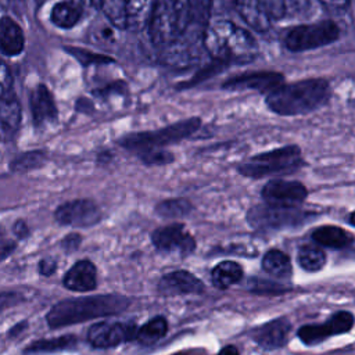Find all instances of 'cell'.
<instances>
[{"label":"cell","instance_id":"obj_31","mask_svg":"<svg viewBox=\"0 0 355 355\" xmlns=\"http://www.w3.org/2000/svg\"><path fill=\"white\" fill-rule=\"evenodd\" d=\"M73 58H76V61H79L83 67H90V65H103V64H112L114 58H111L110 55L105 54H98V53H93L90 50L82 49V47H68L67 49Z\"/></svg>","mask_w":355,"mask_h":355},{"label":"cell","instance_id":"obj_23","mask_svg":"<svg viewBox=\"0 0 355 355\" xmlns=\"http://www.w3.org/2000/svg\"><path fill=\"white\" fill-rule=\"evenodd\" d=\"M21 122V105L15 96L0 97V135L12 136Z\"/></svg>","mask_w":355,"mask_h":355},{"label":"cell","instance_id":"obj_26","mask_svg":"<svg viewBox=\"0 0 355 355\" xmlns=\"http://www.w3.org/2000/svg\"><path fill=\"white\" fill-rule=\"evenodd\" d=\"M262 268L275 277H288L291 273V262L287 254L280 250H270L262 259Z\"/></svg>","mask_w":355,"mask_h":355},{"label":"cell","instance_id":"obj_13","mask_svg":"<svg viewBox=\"0 0 355 355\" xmlns=\"http://www.w3.org/2000/svg\"><path fill=\"white\" fill-rule=\"evenodd\" d=\"M100 209L90 200H75L60 205L55 211V219L68 226L89 227L100 220Z\"/></svg>","mask_w":355,"mask_h":355},{"label":"cell","instance_id":"obj_5","mask_svg":"<svg viewBox=\"0 0 355 355\" xmlns=\"http://www.w3.org/2000/svg\"><path fill=\"white\" fill-rule=\"evenodd\" d=\"M200 126H201V119L197 116H193L157 130L129 133L119 140V144L126 150L133 151L139 155L151 150L164 148L165 146L178 143L191 136L194 132L198 130Z\"/></svg>","mask_w":355,"mask_h":355},{"label":"cell","instance_id":"obj_19","mask_svg":"<svg viewBox=\"0 0 355 355\" xmlns=\"http://www.w3.org/2000/svg\"><path fill=\"white\" fill-rule=\"evenodd\" d=\"M64 286L71 291L86 293L97 287V272L96 266L87 261L82 259L76 262L65 275Z\"/></svg>","mask_w":355,"mask_h":355},{"label":"cell","instance_id":"obj_21","mask_svg":"<svg viewBox=\"0 0 355 355\" xmlns=\"http://www.w3.org/2000/svg\"><path fill=\"white\" fill-rule=\"evenodd\" d=\"M83 17V6L72 0H60L50 10V22L58 29H71Z\"/></svg>","mask_w":355,"mask_h":355},{"label":"cell","instance_id":"obj_17","mask_svg":"<svg viewBox=\"0 0 355 355\" xmlns=\"http://www.w3.org/2000/svg\"><path fill=\"white\" fill-rule=\"evenodd\" d=\"M158 291L164 295L198 294L204 291V284L187 270H175L162 276L158 284Z\"/></svg>","mask_w":355,"mask_h":355},{"label":"cell","instance_id":"obj_32","mask_svg":"<svg viewBox=\"0 0 355 355\" xmlns=\"http://www.w3.org/2000/svg\"><path fill=\"white\" fill-rule=\"evenodd\" d=\"M157 214L164 216V218H175V216H182L187 215L191 211V204L183 198L178 200H168L162 201L157 207Z\"/></svg>","mask_w":355,"mask_h":355},{"label":"cell","instance_id":"obj_6","mask_svg":"<svg viewBox=\"0 0 355 355\" xmlns=\"http://www.w3.org/2000/svg\"><path fill=\"white\" fill-rule=\"evenodd\" d=\"M340 36L341 29L333 19H322L291 26L283 36V44L291 53H304L326 47Z\"/></svg>","mask_w":355,"mask_h":355},{"label":"cell","instance_id":"obj_4","mask_svg":"<svg viewBox=\"0 0 355 355\" xmlns=\"http://www.w3.org/2000/svg\"><path fill=\"white\" fill-rule=\"evenodd\" d=\"M190 21V0H155L147 24L150 39L157 46L169 47L186 33Z\"/></svg>","mask_w":355,"mask_h":355},{"label":"cell","instance_id":"obj_34","mask_svg":"<svg viewBox=\"0 0 355 355\" xmlns=\"http://www.w3.org/2000/svg\"><path fill=\"white\" fill-rule=\"evenodd\" d=\"M140 159L146 164H155V165H159V164H166V162H172L173 159V155L162 148H158V150H151V151H147V153H143V154H139Z\"/></svg>","mask_w":355,"mask_h":355},{"label":"cell","instance_id":"obj_20","mask_svg":"<svg viewBox=\"0 0 355 355\" xmlns=\"http://www.w3.org/2000/svg\"><path fill=\"white\" fill-rule=\"evenodd\" d=\"M154 1L155 0H125V29L130 32H140L147 28Z\"/></svg>","mask_w":355,"mask_h":355},{"label":"cell","instance_id":"obj_3","mask_svg":"<svg viewBox=\"0 0 355 355\" xmlns=\"http://www.w3.org/2000/svg\"><path fill=\"white\" fill-rule=\"evenodd\" d=\"M128 305L129 300L116 294L68 298L55 304L49 311L46 319L50 327L57 329L100 316L119 313L125 311Z\"/></svg>","mask_w":355,"mask_h":355},{"label":"cell","instance_id":"obj_16","mask_svg":"<svg viewBox=\"0 0 355 355\" xmlns=\"http://www.w3.org/2000/svg\"><path fill=\"white\" fill-rule=\"evenodd\" d=\"M25 32L19 22L8 14L0 17V53L6 57H18L25 50Z\"/></svg>","mask_w":355,"mask_h":355},{"label":"cell","instance_id":"obj_15","mask_svg":"<svg viewBox=\"0 0 355 355\" xmlns=\"http://www.w3.org/2000/svg\"><path fill=\"white\" fill-rule=\"evenodd\" d=\"M29 107L36 128H43L57 121V104L51 90L44 83H37L35 87L31 89Z\"/></svg>","mask_w":355,"mask_h":355},{"label":"cell","instance_id":"obj_39","mask_svg":"<svg viewBox=\"0 0 355 355\" xmlns=\"http://www.w3.org/2000/svg\"><path fill=\"white\" fill-rule=\"evenodd\" d=\"M79 3H80L83 7H87V8H98V10H100V6H101V0H79Z\"/></svg>","mask_w":355,"mask_h":355},{"label":"cell","instance_id":"obj_11","mask_svg":"<svg viewBox=\"0 0 355 355\" xmlns=\"http://www.w3.org/2000/svg\"><path fill=\"white\" fill-rule=\"evenodd\" d=\"M354 318L351 312H337L331 315L324 323L320 324H305L298 330V336L306 345H313L327 338L329 336L341 334L351 330Z\"/></svg>","mask_w":355,"mask_h":355},{"label":"cell","instance_id":"obj_35","mask_svg":"<svg viewBox=\"0 0 355 355\" xmlns=\"http://www.w3.org/2000/svg\"><path fill=\"white\" fill-rule=\"evenodd\" d=\"M12 82L14 79L8 65L0 58V97H4L11 93Z\"/></svg>","mask_w":355,"mask_h":355},{"label":"cell","instance_id":"obj_36","mask_svg":"<svg viewBox=\"0 0 355 355\" xmlns=\"http://www.w3.org/2000/svg\"><path fill=\"white\" fill-rule=\"evenodd\" d=\"M319 1L326 8L333 11H345L351 4V0H319Z\"/></svg>","mask_w":355,"mask_h":355},{"label":"cell","instance_id":"obj_2","mask_svg":"<svg viewBox=\"0 0 355 355\" xmlns=\"http://www.w3.org/2000/svg\"><path fill=\"white\" fill-rule=\"evenodd\" d=\"M330 83L324 78L283 82L265 94V104L273 114L282 116L305 115L323 107L330 98Z\"/></svg>","mask_w":355,"mask_h":355},{"label":"cell","instance_id":"obj_33","mask_svg":"<svg viewBox=\"0 0 355 355\" xmlns=\"http://www.w3.org/2000/svg\"><path fill=\"white\" fill-rule=\"evenodd\" d=\"M44 159V155L43 153H39V151H32V153H26L24 155H21L19 158H17L11 168L14 171H29V169H33V168H37Z\"/></svg>","mask_w":355,"mask_h":355},{"label":"cell","instance_id":"obj_1","mask_svg":"<svg viewBox=\"0 0 355 355\" xmlns=\"http://www.w3.org/2000/svg\"><path fill=\"white\" fill-rule=\"evenodd\" d=\"M201 43L214 61L223 65L252 62L259 53L254 35L229 19H216L204 29Z\"/></svg>","mask_w":355,"mask_h":355},{"label":"cell","instance_id":"obj_28","mask_svg":"<svg viewBox=\"0 0 355 355\" xmlns=\"http://www.w3.org/2000/svg\"><path fill=\"white\" fill-rule=\"evenodd\" d=\"M166 330H168V323L165 318L158 316L144 323L136 331V337L141 344H154L155 341H158L166 334Z\"/></svg>","mask_w":355,"mask_h":355},{"label":"cell","instance_id":"obj_9","mask_svg":"<svg viewBox=\"0 0 355 355\" xmlns=\"http://www.w3.org/2000/svg\"><path fill=\"white\" fill-rule=\"evenodd\" d=\"M284 82V75L276 71H248L229 76L222 82V89L233 92L252 90L268 94Z\"/></svg>","mask_w":355,"mask_h":355},{"label":"cell","instance_id":"obj_37","mask_svg":"<svg viewBox=\"0 0 355 355\" xmlns=\"http://www.w3.org/2000/svg\"><path fill=\"white\" fill-rule=\"evenodd\" d=\"M15 248V243L11 240H0V262L4 261Z\"/></svg>","mask_w":355,"mask_h":355},{"label":"cell","instance_id":"obj_12","mask_svg":"<svg viewBox=\"0 0 355 355\" xmlns=\"http://www.w3.org/2000/svg\"><path fill=\"white\" fill-rule=\"evenodd\" d=\"M306 194L302 183L291 180H270L262 189L265 202L279 207H297L306 198Z\"/></svg>","mask_w":355,"mask_h":355},{"label":"cell","instance_id":"obj_27","mask_svg":"<svg viewBox=\"0 0 355 355\" xmlns=\"http://www.w3.org/2000/svg\"><path fill=\"white\" fill-rule=\"evenodd\" d=\"M75 344H76V338L73 336H62V337L50 338V340H39L28 345L25 349V354L32 355V354H47L54 351H62L73 347Z\"/></svg>","mask_w":355,"mask_h":355},{"label":"cell","instance_id":"obj_10","mask_svg":"<svg viewBox=\"0 0 355 355\" xmlns=\"http://www.w3.org/2000/svg\"><path fill=\"white\" fill-rule=\"evenodd\" d=\"M136 324L132 322H100L89 329L87 338L93 347L110 348L132 340L136 336Z\"/></svg>","mask_w":355,"mask_h":355},{"label":"cell","instance_id":"obj_24","mask_svg":"<svg viewBox=\"0 0 355 355\" xmlns=\"http://www.w3.org/2000/svg\"><path fill=\"white\" fill-rule=\"evenodd\" d=\"M312 237L318 244L329 248H344L352 241L351 234H348L341 227L331 226V225L316 229L312 233Z\"/></svg>","mask_w":355,"mask_h":355},{"label":"cell","instance_id":"obj_42","mask_svg":"<svg viewBox=\"0 0 355 355\" xmlns=\"http://www.w3.org/2000/svg\"><path fill=\"white\" fill-rule=\"evenodd\" d=\"M179 355H182V354H179Z\"/></svg>","mask_w":355,"mask_h":355},{"label":"cell","instance_id":"obj_29","mask_svg":"<svg viewBox=\"0 0 355 355\" xmlns=\"http://www.w3.org/2000/svg\"><path fill=\"white\" fill-rule=\"evenodd\" d=\"M324 259L326 255L323 250L316 245H302L298 251V263L301 265V268L309 272H316L322 269V266L324 265Z\"/></svg>","mask_w":355,"mask_h":355},{"label":"cell","instance_id":"obj_14","mask_svg":"<svg viewBox=\"0 0 355 355\" xmlns=\"http://www.w3.org/2000/svg\"><path fill=\"white\" fill-rule=\"evenodd\" d=\"M151 241L158 250L179 251L182 254H189L196 247L193 236L182 223H173L154 230L151 234Z\"/></svg>","mask_w":355,"mask_h":355},{"label":"cell","instance_id":"obj_22","mask_svg":"<svg viewBox=\"0 0 355 355\" xmlns=\"http://www.w3.org/2000/svg\"><path fill=\"white\" fill-rule=\"evenodd\" d=\"M270 21L297 18L309 8V0H261Z\"/></svg>","mask_w":355,"mask_h":355},{"label":"cell","instance_id":"obj_30","mask_svg":"<svg viewBox=\"0 0 355 355\" xmlns=\"http://www.w3.org/2000/svg\"><path fill=\"white\" fill-rule=\"evenodd\" d=\"M125 0H101L100 10L103 11L107 21L115 26L125 29V12H123Z\"/></svg>","mask_w":355,"mask_h":355},{"label":"cell","instance_id":"obj_25","mask_svg":"<svg viewBox=\"0 0 355 355\" xmlns=\"http://www.w3.org/2000/svg\"><path fill=\"white\" fill-rule=\"evenodd\" d=\"M211 277L215 287L227 288L243 277V269L237 262L222 261L212 269Z\"/></svg>","mask_w":355,"mask_h":355},{"label":"cell","instance_id":"obj_40","mask_svg":"<svg viewBox=\"0 0 355 355\" xmlns=\"http://www.w3.org/2000/svg\"><path fill=\"white\" fill-rule=\"evenodd\" d=\"M218 355H239V351H237L236 347L227 345V347H225Z\"/></svg>","mask_w":355,"mask_h":355},{"label":"cell","instance_id":"obj_8","mask_svg":"<svg viewBox=\"0 0 355 355\" xmlns=\"http://www.w3.org/2000/svg\"><path fill=\"white\" fill-rule=\"evenodd\" d=\"M309 212H305L297 207H279L272 204L255 205L248 211V223L258 230H276L284 227H293L304 223L309 218Z\"/></svg>","mask_w":355,"mask_h":355},{"label":"cell","instance_id":"obj_38","mask_svg":"<svg viewBox=\"0 0 355 355\" xmlns=\"http://www.w3.org/2000/svg\"><path fill=\"white\" fill-rule=\"evenodd\" d=\"M55 268H57V263H55L53 259H43V261H40V263H39V270H40V273H42V275H46V276L51 275V273L55 270Z\"/></svg>","mask_w":355,"mask_h":355},{"label":"cell","instance_id":"obj_41","mask_svg":"<svg viewBox=\"0 0 355 355\" xmlns=\"http://www.w3.org/2000/svg\"><path fill=\"white\" fill-rule=\"evenodd\" d=\"M14 232H15L18 236H24V234H26L28 229H26V226H25L22 222H18V223H15V226H14Z\"/></svg>","mask_w":355,"mask_h":355},{"label":"cell","instance_id":"obj_7","mask_svg":"<svg viewBox=\"0 0 355 355\" xmlns=\"http://www.w3.org/2000/svg\"><path fill=\"white\" fill-rule=\"evenodd\" d=\"M302 165L298 146H284L266 153L257 154L239 166V172L248 178H263L273 173H286Z\"/></svg>","mask_w":355,"mask_h":355},{"label":"cell","instance_id":"obj_18","mask_svg":"<svg viewBox=\"0 0 355 355\" xmlns=\"http://www.w3.org/2000/svg\"><path fill=\"white\" fill-rule=\"evenodd\" d=\"M290 331L291 324L287 319H275L254 331V341L265 349H276L287 343Z\"/></svg>","mask_w":355,"mask_h":355}]
</instances>
